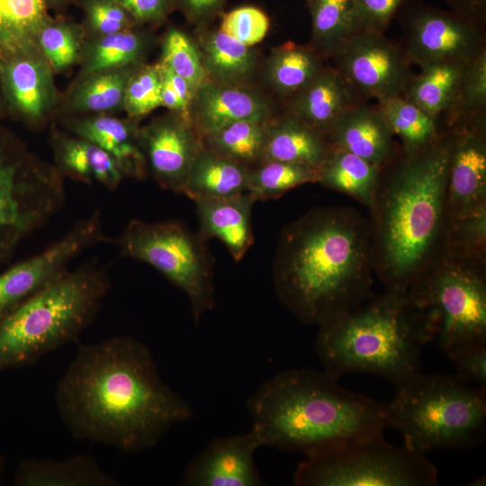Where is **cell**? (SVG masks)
Segmentation results:
<instances>
[{"instance_id":"cell-1","label":"cell","mask_w":486,"mask_h":486,"mask_svg":"<svg viewBox=\"0 0 486 486\" xmlns=\"http://www.w3.org/2000/svg\"><path fill=\"white\" fill-rule=\"evenodd\" d=\"M55 400L76 439L127 453L155 446L193 415L161 379L148 347L128 336L81 345L57 383Z\"/></svg>"},{"instance_id":"cell-2","label":"cell","mask_w":486,"mask_h":486,"mask_svg":"<svg viewBox=\"0 0 486 486\" xmlns=\"http://www.w3.org/2000/svg\"><path fill=\"white\" fill-rule=\"evenodd\" d=\"M281 302L301 321L320 326L374 293L370 222L351 207H316L281 232L273 261Z\"/></svg>"},{"instance_id":"cell-3","label":"cell","mask_w":486,"mask_h":486,"mask_svg":"<svg viewBox=\"0 0 486 486\" xmlns=\"http://www.w3.org/2000/svg\"><path fill=\"white\" fill-rule=\"evenodd\" d=\"M450 130L427 147L400 149L381 168L369 220L374 274L386 290L407 292L443 254Z\"/></svg>"},{"instance_id":"cell-4","label":"cell","mask_w":486,"mask_h":486,"mask_svg":"<svg viewBox=\"0 0 486 486\" xmlns=\"http://www.w3.org/2000/svg\"><path fill=\"white\" fill-rule=\"evenodd\" d=\"M339 378L307 368L280 373L247 400L262 446L304 454L383 434L386 403L344 388Z\"/></svg>"},{"instance_id":"cell-5","label":"cell","mask_w":486,"mask_h":486,"mask_svg":"<svg viewBox=\"0 0 486 486\" xmlns=\"http://www.w3.org/2000/svg\"><path fill=\"white\" fill-rule=\"evenodd\" d=\"M316 354L323 370L379 375L399 386L421 371L425 323L406 292L386 290L319 326Z\"/></svg>"},{"instance_id":"cell-6","label":"cell","mask_w":486,"mask_h":486,"mask_svg":"<svg viewBox=\"0 0 486 486\" xmlns=\"http://www.w3.org/2000/svg\"><path fill=\"white\" fill-rule=\"evenodd\" d=\"M111 288L108 268L94 261L62 276L0 317V373L35 364L77 342Z\"/></svg>"},{"instance_id":"cell-7","label":"cell","mask_w":486,"mask_h":486,"mask_svg":"<svg viewBox=\"0 0 486 486\" xmlns=\"http://www.w3.org/2000/svg\"><path fill=\"white\" fill-rule=\"evenodd\" d=\"M386 407L388 427L418 453L468 448L484 439L486 390L456 374L421 372L397 386Z\"/></svg>"},{"instance_id":"cell-8","label":"cell","mask_w":486,"mask_h":486,"mask_svg":"<svg viewBox=\"0 0 486 486\" xmlns=\"http://www.w3.org/2000/svg\"><path fill=\"white\" fill-rule=\"evenodd\" d=\"M406 292L449 359L486 344V257L444 251Z\"/></svg>"},{"instance_id":"cell-9","label":"cell","mask_w":486,"mask_h":486,"mask_svg":"<svg viewBox=\"0 0 486 486\" xmlns=\"http://www.w3.org/2000/svg\"><path fill=\"white\" fill-rule=\"evenodd\" d=\"M64 178L0 124V267L63 207Z\"/></svg>"},{"instance_id":"cell-10","label":"cell","mask_w":486,"mask_h":486,"mask_svg":"<svg viewBox=\"0 0 486 486\" xmlns=\"http://www.w3.org/2000/svg\"><path fill=\"white\" fill-rule=\"evenodd\" d=\"M297 486H434L436 466L426 454L395 446L383 434L351 440L305 454Z\"/></svg>"},{"instance_id":"cell-11","label":"cell","mask_w":486,"mask_h":486,"mask_svg":"<svg viewBox=\"0 0 486 486\" xmlns=\"http://www.w3.org/2000/svg\"><path fill=\"white\" fill-rule=\"evenodd\" d=\"M114 242L122 254L145 262L188 297L193 318L215 305L212 258L207 239L176 220L148 222L133 219Z\"/></svg>"},{"instance_id":"cell-12","label":"cell","mask_w":486,"mask_h":486,"mask_svg":"<svg viewBox=\"0 0 486 486\" xmlns=\"http://www.w3.org/2000/svg\"><path fill=\"white\" fill-rule=\"evenodd\" d=\"M331 57L334 68L365 102L401 95L412 76L403 49L382 32L362 31Z\"/></svg>"},{"instance_id":"cell-13","label":"cell","mask_w":486,"mask_h":486,"mask_svg":"<svg viewBox=\"0 0 486 486\" xmlns=\"http://www.w3.org/2000/svg\"><path fill=\"white\" fill-rule=\"evenodd\" d=\"M98 212L76 221L42 252L0 272V317L62 276L71 261L101 242H111Z\"/></svg>"},{"instance_id":"cell-14","label":"cell","mask_w":486,"mask_h":486,"mask_svg":"<svg viewBox=\"0 0 486 486\" xmlns=\"http://www.w3.org/2000/svg\"><path fill=\"white\" fill-rule=\"evenodd\" d=\"M404 53L419 68L437 62H468L485 48L482 23L456 12L422 6L410 16Z\"/></svg>"},{"instance_id":"cell-15","label":"cell","mask_w":486,"mask_h":486,"mask_svg":"<svg viewBox=\"0 0 486 486\" xmlns=\"http://www.w3.org/2000/svg\"><path fill=\"white\" fill-rule=\"evenodd\" d=\"M0 86L6 112L32 129L58 109L54 72L39 48L0 58Z\"/></svg>"},{"instance_id":"cell-16","label":"cell","mask_w":486,"mask_h":486,"mask_svg":"<svg viewBox=\"0 0 486 486\" xmlns=\"http://www.w3.org/2000/svg\"><path fill=\"white\" fill-rule=\"evenodd\" d=\"M450 131L446 219L486 211L485 112L465 120Z\"/></svg>"},{"instance_id":"cell-17","label":"cell","mask_w":486,"mask_h":486,"mask_svg":"<svg viewBox=\"0 0 486 486\" xmlns=\"http://www.w3.org/2000/svg\"><path fill=\"white\" fill-rule=\"evenodd\" d=\"M140 140L148 171L158 184L183 194L190 166L203 148L194 123L177 113L166 114L140 128Z\"/></svg>"},{"instance_id":"cell-18","label":"cell","mask_w":486,"mask_h":486,"mask_svg":"<svg viewBox=\"0 0 486 486\" xmlns=\"http://www.w3.org/2000/svg\"><path fill=\"white\" fill-rule=\"evenodd\" d=\"M262 446L250 428L244 433L212 439L186 466L184 486H260L264 481L255 463Z\"/></svg>"},{"instance_id":"cell-19","label":"cell","mask_w":486,"mask_h":486,"mask_svg":"<svg viewBox=\"0 0 486 486\" xmlns=\"http://www.w3.org/2000/svg\"><path fill=\"white\" fill-rule=\"evenodd\" d=\"M191 115L203 136L236 122H269L271 108L257 93L240 84L211 79L194 93Z\"/></svg>"},{"instance_id":"cell-20","label":"cell","mask_w":486,"mask_h":486,"mask_svg":"<svg viewBox=\"0 0 486 486\" xmlns=\"http://www.w3.org/2000/svg\"><path fill=\"white\" fill-rule=\"evenodd\" d=\"M61 125L67 131L95 143L109 153L124 177L142 180L147 176L138 120L112 114L64 116Z\"/></svg>"},{"instance_id":"cell-21","label":"cell","mask_w":486,"mask_h":486,"mask_svg":"<svg viewBox=\"0 0 486 486\" xmlns=\"http://www.w3.org/2000/svg\"><path fill=\"white\" fill-rule=\"evenodd\" d=\"M376 108L361 103L344 112L325 135L328 143L382 168L400 147Z\"/></svg>"},{"instance_id":"cell-22","label":"cell","mask_w":486,"mask_h":486,"mask_svg":"<svg viewBox=\"0 0 486 486\" xmlns=\"http://www.w3.org/2000/svg\"><path fill=\"white\" fill-rule=\"evenodd\" d=\"M364 102L334 67H325L293 95L290 113L325 137L344 112Z\"/></svg>"},{"instance_id":"cell-23","label":"cell","mask_w":486,"mask_h":486,"mask_svg":"<svg viewBox=\"0 0 486 486\" xmlns=\"http://www.w3.org/2000/svg\"><path fill=\"white\" fill-rule=\"evenodd\" d=\"M50 144L53 165L63 178L87 184L96 182L111 191L117 189L124 178L113 158L86 139L52 129Z\"/></svg>"},{"instance_id":"cell-24","label":"cell","mask_w":486,"mask_h":486,"mask_svg":"<svg viewBox=\"0 0 486 486\" xmlns=\"http://www.w3.org/2000/svg\"><path fill=\"white\" fill-rule=\"evenodd\" d=\"M196 203L199 234L216 238L239 261L254 242L251 214L256 202L249 193L217 199H199Z\"/></svg>"},{"instance_id":"cell-25","label":"cell","mask_w":486,"mask_h":486,"mask_svg":"<svg viewBox=\"0 0 486 486\" xmlns=\"http://www.w3.org/2000/svg\"><path fill=\"white\" fill-rule=\"evenodd\" d=\"M140 64L78 74L58 109L64 116L112 114L123 110L128 81Z\"/></svg>"},{"instance_id":"cell-26","label":"cell","mask_w":486,"mask_h":486,"mask_svg":"<svg viewBox=\"0 0 486 486\" xmlns=\"http://www.w3.org/2000/svg\"><path fill=\"white\" fill-rule=\"evenodd\" d=\"M16 486H116L118 481L91 456L76 454L62 460L30 458L14 472Z\"/></svg>"},{"instance_id":"cell-27","label":"cell","mask_w":486,"mask_h":486,"mask_svg":"<svg viewBox=\"0 0 486 486\" xmlns=\"http://www.w3.org/2000/svg\"><path fill=\"white\" fill-rule=\"evenodd\" d=\"M469 62H437L423 66L419 74L411 76L401 94L433 118L441 132L454 107Z\"/></svg>"},{"instance_id":"cell-28","label":"cell","mask_w":486,"mask_h":486,"mask_svg":"<svg viewBox=\"0 0 486 486\" xmlns=\"http://www.w3.org/2000/svg\"><path fill=\"white\" fill-rule=\"evenodd\" d=\"M330 149L322 134L288 113L267 123L261 163L283 161L318 168Z\"/></svg>"},{"instance_id":"cell-29","label":"cell","mask_w":486,"mask_h":486,"mask_svg":"<svg viewBox=\"0 0 486 486\" xmlns=\"http://www.w3.org/2000/svg\"><path fill=\"white\" fill-rule=\"evenodd\" d=\"M250 169L202 148L190 166L183 194L196 201L248 193Z\"/></svg>"},{"instance_id":"cell-30","label":"cell","mask_w":486,"mask_h":486,"mask_svg":"<svg viewBox=\"0 0 486 486\" xmlns=\"http://www.w3.org/2000/svg\"><path fill=\"white\" fill-rule=\"evenodd\" d=\"M381 168L346 150L332 148L318 167V183L345 194L368 208L377 188Z\"/></svg>"},{"instance_id":"cell-31","label":"cell","mask_w":486,"mask_h":486,"mask_svg":"<svg viewBox=\"0 0 486 486\" xmlns=\"http://www.w3.org/2000/svg\"><path fill=\"white\" fill-rule=\"evenodd\" d=\"M139 27L86 38L78 74L142 63L150 36Z\"/></svg>"},{"instance_id":"cell-32","label":"cell","mask_w":486,"mask_h":486,"mask_svg":"<svg viewBox=\"0 0 486 486\" xmlns=\"http://www.w3.org/2000/svg\"><path fill=\"white\" fill-rule=\"evenodd\" d=\"M48 9L45 0H0V58L39 48Z\"/></svg>"},{"instance_id":"cell-33","label":"cell","mask_w":486,"mask_h":486,"mask_svg":"<svg viewBox=\"0 0 486 486\" xmlns=\"http://www.w3.org/2000/svg\"><path fill=\"white\" fill-rule=\"evenodd\" d=\"M314 49L332 54L353 35L362 32L354 0H308Z\"/></svg>"},{"instance_id":"cell-34","label":"cell","mask_w":486,"mask_h":486,"mask_svg":"<svg viewBox=\"0 0 486 486\" xmlns=\"http://www.w3.org/2000/svg\"><path fill=\"white\" fill-rule=\"evenodd\" d=\"M324 68L315 50L288 42L271 54L267 76L278 93L294 95L310 84Z\"/></svg>"},{"instance_id":"cell-35","label":"cell","mask_w":486,"mask_h":486,"mask_svg":"<svg viewBox=\"0 0 486 486\" xmlns=\"http://www.w3.org/2000/svg\"><path fill=\"white\" fill-rule=\"evenodd\" d=\"M201 56L211 79L215 81L238 84L254 69L255 56L250 47L220 30L203 37Z\"/></svg>"},{"instance_id":"cell-36","label":"cell","mask_w":486,"mask_h":486,"mask_svg":"<svg viewBox=\"0 0 486 486\" xmlns=\"http://www.w3.org/2000/svg\"><path fill=\"white\" fill-rule=\"evenodd\" d=\"M376 108L407 151L427 147L441 133L433 118L402 95L378 101Z\"/></svg>"},{"instance_id":"cell-37","label":"cell","mask_w":486,"mask_h":486,"mask_svg":"<svg viewBox=\"0 0 486 486\" xmlns=\"http://www.w3.org/2000/svg\"><path fill=\"white\" fill-rule=\"evenodd\" d=\"M266 123L240 121L202 136L204 148L246 166L261 163Z\"/></svg>"},{"instance_id":"cell-38","label":"cell","mask_w":486,"mask_h":486,"mask_svg":"<svg viewBox=\"0 0 486 486\" xmlns=\"http://www.w3.org/2000/svg\"><path fill=\"white\" fill-rule=\"evenodd\" d=\"M85 40L82 24L58 15L44 22L37 44L53 72L60 73L79 63Z\"/></svg>"},{"instance_id":"cell-39","label":"cell","mask_w":486,"mask_h":486,"mask_svg":"<svg viewBox=\"0 0 486 486\" xmlns=\"http://www.w3.org/2000/svg\"><path fill=\"white\" fill-rule=\"evenodd\" d=\"M318 168L283 161H266L250 169L248 191L255 201L277 199L288 191L318 183Z\"/></svg>"},{"instance_id":"cell-40","label":"cell","mask_w":486,"mask_h":486,"mask_svg":"<svg viewBox=\"0 0 486 486\" xmlns=\"http://www.w3.org/2000/svg\"><path fill=\"white\" fill-rule=\"evenodd\" d=\"M159 62L185 79L194 93L211 80L200 52L190 38L177 28L166 31Z\"/></svg>"},{"instance_id":"cell-41","label":"cell","mask_w":486,"mask_h":486,"mask_svg":"<svg viewBox=\"0 0 486 486\" xmlns=\"http://www.w3.org/2000/svg\"><path fill=\"white\" fill-rule=\"evenodd\" d=\"M485 106L486 50H483L466 66L444 131L452 130L469 118L484 113Z\"/></svg>"},{"instance_id":"cell-42","label":"cell","mask_w":486,"mask_h":486,"mask_svg":"<svg viewBox=\"0 0 486 486\" xmlns=\"http://www.w3.org/2000/svg\"><path fill=\"white\" fill-rule=\"evenodd\" d=\"M444 251L486 257V211L446 219Z\"/></svg>"},{"instance_id":"cell-43","label":"cell","mask_w":486,"mask_h":486,"mask_svg":"<svg viewBox=\"0 0 486 486\" xmlns=\"http://www.w3.org/2000/svg\"><path fill=\"white\" fill-rule=\"evenodd\" d=\"M161 75L158 64H140L130 76L124 95L123 110L138 120L161 106Z\"/></svg>"},{"instance_id":"cell-44","label":"cell","mask_w":486,"mask_h":486,"mask_svg":"<svg viewBox=\"0 0 486 486\" xmlns=\"http://www.w3.org/2000/svg\"><path fill=\"white\" fill-rule=\"evenodd\" d=\"M80 6L86 38L112 34L136 26L116 0H74Z\"/></svg>"},{"instance_id":"cell-45","label":"cell","mask_w":486,"mask_h":486,"mask_svg":"<svg viewBox=\"0 0 486 486\" xmlns=\"http://www.w3.org/2000/svg\"><path fill=\"white\" fill-rule=\"evenodd\" d=\"M270 26L268 16L255 6H241L226 14L220 31L240 43L252 47L263 40Z\"/></svg>"},{"instance_id":"cell-46","label":"cell","mask_w":486,"mask_h":486,"mask_svg":"<svg viewBox=\"0 0 486 486\" xmlns=\"http://www.w3.org/2000/svg\"><path fill=\"white\" fill-rule=\"evenodd\" d=\"M362 31L383 33L405 0H354Z\"/></svg>"},{"instance_id":"cell-47","label":"cell","mask_w":486,"mask_h":486,"mask_svg":"<svg viewBox=\"0 0 486 486\" xmlns=\"http://www.w3.org/2000/svg\"><path fill=\"white\" fill-rule=\"evenodd\" d=\"M451 360L455 364L459 378L486 390V344L464 350Z\"/></svg>"},{"instance_id":"cell-48","label":"cell","mask_w":486,"mask_h":486,"mask_svg":"<svg viewBox=\"0 0 486 486\" xmlns=\"http://www.w3.org/2000/svg\"><path fill=\"white\" fill-rule=\"evenodd\" d=\"M137 25L158 24L176 7L175 0H116Z\"/></svg>"},{"instance_id":"cell-49","label":"cell","mask_w":486,"mask_h":486,"mask_svg":"<svg viewBox=\"0 0 486 486\" xmlns=\"http://www.w3.org/2000/svg\"><path fill=\"white\" fill-rule=\"evenodd\" d=\"M226 0H175L176 7L193 22L209 19L217 14Z\"/></svg>"},{"instance_id":"cell-50","label":"cell","mask_w":486,"mask_h":486,"mask_svg":"<svg viewBox=\"0 0 486 486\" xmlns=\"http://www.w3.org/2000/svg\"><path fill=\"white\" fill-rule=\"evenodd\" d=\"M158 63L161 73L169 81L180 101L183 111V118L193 122L191 116V109L194 92L185 79L174 73L171 69H169L161 62Z\"/></svg>"},{"instance_id":"cell-51","label":"cell","mask_w":486,"mask_h":486,"mask_svg":"<svg viewBox=\"0 0 486 486\" xmlns=\"http://www.w3.org/2000/svg\"><path fill=\"white\" fill-rule=\"evenodd\" d=\"M454 11L482 24L485 17L486 0H447Z\"/></svg>"},{"instance_id":"cell-52","label":"cell","mask_w":486,"mask_h":486,"mask_svg":"<svg viewBox=\"0 0 486 486\" xmlns=\"http://www.w3.org/2000/svg\"><path fill=\"white\" fill-rule=\"evenodd\" d=\"M160 75H161V91H160L161 106H164L167 108L168 110H170L171 112L177 113L183 117L182 106L175 90L173 89L171 84L166 79V77L161 73V71H160Z\"/></svg>"},{"instance_id":"cell-53","label":"cell","mask_w":486,"mask_h":486,"mask_svg":"<svg viewBox=\"0 0 486 486\" xmlns=\"http://www.w3.org/2000/svg\"><path fill=\"white\" fill-rule=\"evenodd\" d=\"M46 4L50 8L56 10L57 12H60L68 5V3H70L73 0H45Z\"/></svg>"},{"instance_id":"cell-54","label":"cell","mask_w":486,"mask_h":486,"mask_svg":"<svg viewBox=\"0 0 486 486\" xmlns=\"http://www.w3.org/2000/svg\"><path fill=\"white\" fill-rule=\"evenodd\" d=\"M6 108L4 101V97L2 94L1 86H0V119L4 117L6 115Z\"/></svg>"},{"instance_id":"cell-55","label":"cell","mask_w":486,"mask_h":486,"mask_svg":"<svg viewBox=\"0 0 486 486\" xmlns=\"http://www.w3.org/2000/svg\"><path fill=\"white\" fill-rule=\"evenodd\" d=\"M4 469H5V460H4V457L0 454V482L2 481Z\"/></svg>"},{"instance_id":"cell-56","label":"cell","mask_w":486,"mask_h":486,"mask_svg":"<svg viewBox=\"0 0 486 486\" xmlns=\"http://www.w3.org/2000/svg\"><path fill=\"white\" fill-rule=\"evenodd\" d=\"M74 1V0H73Z\"/></svg>"}]
</instances>
